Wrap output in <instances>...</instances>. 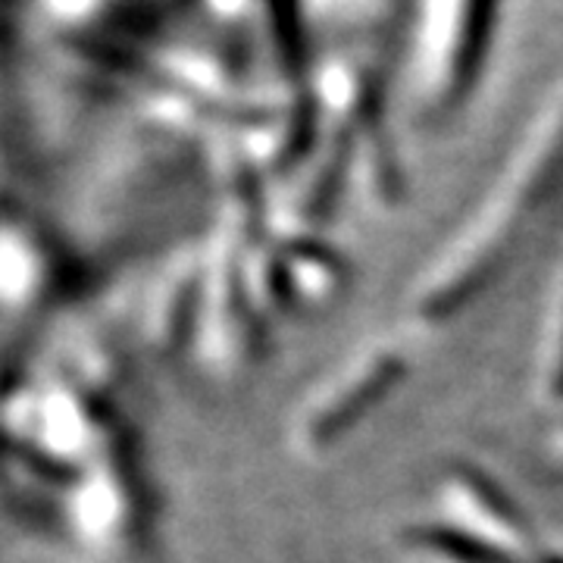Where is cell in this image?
I'll return each mask as SVG.
<instances>
[{
  "instance_id": "2",
  "label": "cell",
  "mask_w": 563,
  "mask_h": 563,
  "mask_svg": "<svg viewBox=\"0 0 563 563\" xmlns=\"http://www.w3.org/2000/svg\"><path fill=\"white\" fill-rule=\"evenodd\" d=\"M536 391L548 401H563V279L554 291V301L544 320L542 344H539V369Z\"/></svg>"
},
{
  "instance_id": "1",
  "label": "cell",
  "mask_w": 563,
  "mask_h": 563,
  "mask_svg": "<svg viewBox=\"0 0 563 563\" xmlns=\"http://www.w3.org/2000/svg\"><path fill=\"white\" fill-rule=\"evenodd\" d=\"M407 366V357L398 347H366L344 369H339L317 395H310L295 422V442L310 454H320L335 442H342L347 429H354L366 417L373 404L385 398V391L398 383Z\"/></svg>"
}]
</instances>
